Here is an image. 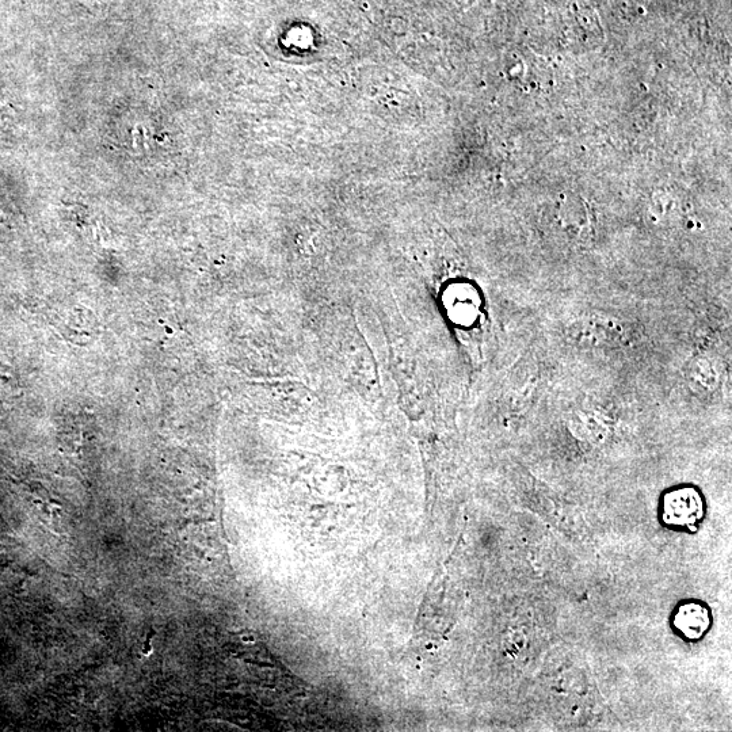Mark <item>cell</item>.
<instances>
[{
	"label": "cell",
	"mask_w": 732,
	"mask_h": 732,
	"mask_svg": "<svg viewBox=\"0 0 732 732\" xmlns=\"http://www.w3.org/2000/svg\"><path fill=\"white\" fill-rule=\"evenodd\" d=\"M704 516L703 499L693 488H680L666 495L663 521L673 526H693Z\"/></svg>",
	"instance_id": "cell-1"
},
{
	"label": "cell",
	"mask_w": 732,
	"mask_h": 732,
	"mask_svg": "<svg viewBox=\"0 0 732 732\" xmlns=\"http://www.w3.org/2000/svg\"><path fill=\"white\" fill-rule=\"evenodd\" d=\"M709 625V610L696 602L680 606L674 616V627L689 640H699L708 631Z\"/></svg>",
	"instance_id": "cell-2"
}]
</instances>
